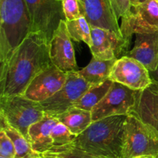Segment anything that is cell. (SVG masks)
Here are the masks:
<instances>
[{
  "mask_svg": "<svg viewBox=\"0 0 158 158\" xmlns=\"http://www.w3.org/2000/svg\"><path fill=\"white\" fill-rule=\"evenodd\" d=\"M52 64L47 39L31 32L0 68V96L23 95L31 81Z\"/></svg>",
  "mask_w": 158,
  "mask_h": 158,
  "instance_id": "1",
  "label": "cell"
},
{
  "mask_svg": "<svg viewBox=\"0 0 158 158\" xmlns=\"http://www.w3.org/2000/svg\"><path fill=\"white\" fill-rule=\"evenodd\" d=\"M127 116L117 115L94 121L70 144L102 157L122 158Z\"/></svg>",
  "mask_w": 158,
  "mask_h": 158,
  "instance_id": "2",
  "label": "cell"
},
{
  "mask_svg": "<svg viewBox=\"0 0 158 158\" xmlns=\"http://www.w3.org/2000/svg\"><path fill=\"white\" fill-rule=\"evenodd\" d=\"M32 32L25 0H0V68Z\"/></svg>",
  "mask_w": 158,
  "mask_h": 158,
  "instance_id": "3",
  "label": "cell"
},
{
  "mask_svg": "<svg viewBox=\"0 0 158 158\" xmlns=\"http://www.w3.org/2000/svg\"><path fill=\"white\" fill-rule=\"evenodd\" d=\"M0 116L29 141V129L46 116L41 103L23 95L0 96Z\"/></svg>",
  "mask_w": 158,
  "mask_h": 158,
  "instance_id": "4",
  "label": "cell"
},
{
  "mask_svg": "<svg viewBox=\"0 0 158 158\" xmlns=\"http://www.w3.org/2000/svg\"><path fill=\"white\" fill-rule=\"evenodd\" d=\"M158 156V133L133 115H127L124 125L122 158Z\"/></svg>",
  "mask_w": 158,
  "mask_h": 158,
  "instance_id": "5",
  "label": "cell"
},
{
  "mask_svg": "<svg viewBox=\"0 0 158 158\" xmlns=\"http://www.w3.org/2000/svg\"><path fill=\"white\" fill-rule=\"evenodd\" d=\"M91 86L77 71L67 73V78L63 88L52 97L40 102L45 115L56 118L73 107Z\"/></svg>",
  "mask_w": 158,
  "mask_h": 158,
  "instance_id": "6",
  "label": "cell"
},
{
  "mask_svg": "<svg viewBox=\"0 0 158 158\" xmlns=\"http://www.w3.org/2000/svg\"><path fill=\"white\" fill-rule=\"evenodd\" d=\"M31 19L32 32L41 33L49 42L62 20H66L62 2L25 0Z\"/></svg>",
  "mask_w": 158,
  "mask_h": 158,
  "instance_id": "7",
  "label": "cell"
},
{
  "mask_svg": "<svg viewBox=\"0 0 158 158\" xmlns=\"http://www.w3.org/2000/svg\"><path fill=\"white\" fill-rule=\"evenodd\" d=\"M139 91L114 82L104 98L93 108V122L117 115H129L137 102Z\"/></svg>",
  "mask_w": 158,
  "mask_h": 158,
  "instance_id": "8",
  "label": "cell"
},
{
  "mask_svg": "<svg viewBox=\"0 0 158 158\" xmlns=\"http://www.w3.org/2000/svg\"><path fill=\"white\" fill-rule=\"evenodd\" d=\"M121 20L122 36L129 43L133 34L155 32L158 30V2L148 0L133 7L132 12Z\"/></svg>",
  "mask_w": 158,
  "mask_h": 158,
  "instance_id": "9",
  "label": "cell"
},
{
  "mask_svg": "<svg viewBox=\"0 0 158 158\" xmlns=\"http://www.w3.org/2000/svg\"><path fill=\"white\" fill-rule=\"evenodd\" d=\"M109 79L137 91L146 89L152 85L148 68L140 61L128 56L117 59Z\"/></svg>",
  "mask_w": 158,
  "mask_h": 158,
  "instance_id": "10",
  "label": "cell"
},
{
  "mask_svg": "<svg viewBox=\"0 0 158 158\" xmlns=\"http://www.w3.org/2000/svg\"><path fill=\"white\" fill-rule=\"evenodd\" d=\"M71 40L66 20H62L49 42V53L52 64L66 73L80 70Z\"/></svg>",
  "mask_w": 158,
  "mask_h": 158,
  "instance_id": "11",
  "label": "cell"
},
{
  "mask_svg": "<svg viewBox=\"0 0 158 158\" xmlns=\"http://www.w3.org/2000/svg\"><path fill=\"white\" fill-rule=\"evenodd\" d=\"M91 53L93 57L98 60L119 59L121 54L125 56L129 51V42L110 29L91 27Z\"/></svg>",
  "mask_w": 158,
  "mask_h": 158,
  "instance_id": "12",
  "label": "cell"
},
{
  "mask_svg": "<svg viewBox=\"0 0 158 158\" xmlns=\"http://www.w3.org/2000/svg\"><path fill=\"white\" fill-rule=\"evenodd\" d=\"M66 78L67 73L52 64L31 81L23 96L35 102H44L63 88Z\"/></svg>",
  "mask_w": 158,
  "mask_h": 158,
  "instance_id": "13",
  "label": "cell"
},
{
  "mask_svg": "<svg viewBox=\"0 0 158 158\" xmlns=\"http://www.w3.org/2000/svg\"><path fill=\"white\" fill-rule=\"evenodd\" d=\"M78 1L82 15L86 18L91 27L110 29L122 36L120 26L110 0Z\"/></svg>",
  "mask_w": 158,
  "mask_h": 158,
  "instance_id": "14",
  "label": "cell"
},
{
  "mask_svg": "<svg viewBox=\"0 0 158 158\" xmlns=\"http://www.w3.org/2000/svg\"><path fill=\"white\" fill-rule=\"evenodd\" d=\"M143 64L150 72L158 67V30L149 33H137L134 46L127 53Z\"/></svg>",
  "mask_w": 158,
  "mask_h": 158,
  "instance_id": "15",
  "label": "cell"
},
{
  "mask_svg": "<svg viewBox=\"0 0 158 158\" xmlns=\"http://www.w3.org/2000/svg\"><path fill=\"white\" fill-rule=\"evenodd\" d=\"M129 115L136 116L153 128L158 126V91L152 85L139 91L137 102Z\"/></svg>",
  "mask_w": 158,
  "mask_h": 158,
  "instance_id": "16",
  "label": "cell"
},
{
  "mask_svg": "<svg viewBox=\"0 0 158 158\" xmlns=\"http://www.w3.org/2000/svg\"><path fill=\"white\" fill-rule=\"evenodd\" d=\"M57 122L56 118L45 116L43 119L29 128V142L35 153L40 155L53 147L51 133Z\"/></svg>",
  "mask_w": 158,
  "mask_h": 158,
  "instance_id": "17",
  "label": "cell"
},
{
  "mask_svg": "<svg viewBox=\"0 0 158 158\" xmlns=\"http://www.w3.org/2000/svg\"><path fill=\"white\" fill-rule=\"evenodd\" d=\"M117 60H98L93 57L91 61L77 72L92 86L100 85L109 79L113 67Z\"/></svg>",
  "mask_w": 158,
  "mask_h": 158,
  "instance_id": "18",
  "label": "cell"
},
{
  "mask_svg": "<svg viewBox=\"0 0 158 158\" xmlns=\"http://www.w3.org/2000/svg\"><path fill=\"white\" fill-rule=\"evenodd\" d=\"M76 136L84 132L93 122L92 112L82 108L72 107L56 117Z\"/></svg>",
  "mask_w": 158,
  "mask_h": 158,
  "instance_id": "19",
  "label": "cell"
},
{
  "mask_svg": "<svg viewBox=\"0 0 158 158\" xmlns=\"http://www.w3.org/2000/svg\"><path fill=\"white\" fill-rule=\"evenodd\" d=\"M0 129H2L8 135L15 146L16 151V158H36L40 156L39 153H35L32 149L28 139L20 132L11 126L3 116H0Z\"/></svg>",
  "mask_w": 158,
  "mask_h": 158,
  "instance_id": "20",
  "label": "cell"
},
{
  "mask_svg": "<svg viewBox=\"0 0 158 158\" xmlns=\"http://www.w3.org/2000/svg\"><path fill=\"white\" fill-rule=\"evenodd\" d=\"M113 84V81L107 79L100 85L91 86L75 104L74 107L91 112L93 108L106 96Z\"/></svg>",
  "mask_w": 158,
  "mask_h": 158,
  "instance_id": "21",
  "label": "cell"
},
{
  "mask_svg": "<svg viewBox=\"0 0 158 158\" xmlns=\"http://www.w3.org/2000/svg\"><path fill=\"white\" fill-rule=\"evenodd\" d=\"M40 156L43 158H105L84 151L70 143L64 146H53Z\"/></svg>",
  "mask_w": 158,
  "mask_h": 158,
  "instance_id": "22",
  "label": "cell"
},
{
  "mask_svg": "<svg viewBox=\"0 0 158 158\" xmlns=\"http://www.w3.org/2000/svg\"><path fill=\"white\" fill-rule=\"evenodd\" d=\"M66 27L71 39L77 42H83L90 47L92 45L91 40V26L83 15L77 20L66 21Z\"/></svg>",
  "mask_w": 158,
  "mask_h": 158,
  "instance_id": "23",
  "label": "cell"
},
{
  "mask_svg": "<svg viewBox=\"0 0 158 158\" xmlns=\"http://www.w3.org/2000/svg\"><path fill=\"white\" fill-rule=\"evenodd\" d=\"M53 146H64L71 143L77 136L73 134L69 129L63 124L59 122L54 125L53 129L51 133Z\"/></svg>",
  "mask_w": 158,
  "mask_h": 158,
  "instance_id": "24",
  "label": "cell"
},
{
  "mask_svg": "<svg viewBox=\"0 0 158 158\" xmlns=\"http://www.w3.org/2000/svg\"><path fill=\"white\" fill-rule=\"evenodd\" d=\"M62 4L66 21L77 20L82 16L78 0H63Z\"/></svg>",
  "mask_w": 158,
  "mask_h": 158,
  "instance_id": "25",
  "label": "cell"
},
{
  "mask_svg": "<svg viewBox=\"0 0 158 158\" xmlns=\"http://www.w3.org/2000/svg\"><path fill=\"white\" fill-rule=\"evenodd\" d=\"M15 155L16 151L12 141L2 129H0V156L14 158Z\"/></svg>",
  "mask_w": 158,
  "mask_h": 158,
  "instance_id": "26",
  "label": "cell"
},
{
  "mask_svg": "<svg viewBox=\"0 0 158 158\" xmlns=\"http://www.w3.org/2000/svg\"><path fill=\"white\" fill-rule=\"evenodd\" d=\"M117 20L128 16L132 12L131 0H110Z\"/></svg>",
  "mask_w": 158,
  "mask_h": 158,
  "instance_id": "27",
  "label": "cell"
},
{
  "mask_svg": "<svg viewBox=\"0 0 158 158\" xmlns=\"http://www.w3.org/2000/svg\"><path fill=\"white\" fill-rule=\"evenodd\" d=\"M150 75H151L153 85L158 86V67L155 71L150 72Z\"/></svg>",
  "mask_w": 158,
  "mask_h": 158,
  "instance_id": "28",
  "label": "cell"
},
{
  "mask_svg": "<svg viewBox=\"0 0 158 158\" xmlns=\"http://www.w3.org/2000/svg\"><path fill=\"white\" fill-rule=\"evenodd\" d=\"M147 1H148V0H131V6H132V8H133L138 6V5L143 4V3L146 2Z\"/></svg>",
  "mask_w": 158,
  "mask_h": 158,
  "instance_id": "29",
  "label": "cell"
},
{
  "mask_svg": "<svg viewBox=\"0 0 158 158\" xmlns=\"http://www.w3.org/2000/svg\"><path fill=\"white\" fill-rule=\"evenodd\" d=\"M135 158H158V156H137V157Z\"/></svg>",
  "mask_w": 158,
  "mask_h": 158,
  "instance_id": "30",
  "label": "cell"
},
{
  "mask_svg": "<svg viewBox=\"0 0 158 158\" xmlns=\"http://www.w3.org/2000/svg\"><path fill=\"white\" fill-rule=\"evenodd\" d=\"M152 85H153V86H154V88H156V89H157V91H158V86H156V85H153V84H152Z\"/></svg>",
  "mask_w": 158,
  "mask_h": 158,
  "instance_id": "31",
  "label": "cell"
},
{
  "mask_svg": "<svg viewBox=\"0 0 158 158\" xmlns=\"http://www.w3.org/2000/svg\"><path fill=\"white\" fill-rule=\"evenodd\" d=\"M154 129H155L157 130V133H158V126H157V127H156V128H154Z\"/></svg>",
  "mask_w": 158,
  "mask_h": 158,
  "instance_id": "32",
  "label": "cell"
},
{
  "mask_svg": "<svg viewBox=\"0 0 158 158\" xmlns=\"http://www.w3.org/2000/svg\"><path fill=\"white\" fill-rule=\"evenodd\" d=\"M36 158H43V157H42L41 156H38V157H36Z\"/></svg>",
  "mask_w": 158,
  "mask_h": 158,
  "instance_id": "33",
  "label": "cell"
},
{
  "mask_svg": "<svg viewBox=\"0 0 158 158\" xmlns=\"http://www.w3.org/2000/svg\"><path fill=\"white\" fill-rule=\"evenodd\" d=\"M56 1H59V2H62L63 0H56Z\"/></svg>",
  "mask_w": 158,
  "mask_h": 158,
  "instance_id": "34",
  "label": "cell"
},
{
  "mask_svg": "<svg viewBox=\"0 0 158 158\" xmlns=\"http://www.w3.org/2000/svg\"><path fill=\"white\" fill-rule=\"evenodd\" d=\"M0 158H4V157H1V156H0ZM14 158H16V157H14Z\"/></svg>",
  "mask_w": 158,
  "mask_h": 158,
  "instance_id": "35",
  "label": "cell"
},
{
  "mask_svg": "<svg viewBox=\"0 0 158 158\" xmlns=\"http://www.w3.org/2000/svg\"><path fill=\"white\" fill-rule=\"evenodd\" d=\"M156 1H157V2H158V0H156Z\"/></svg>",
  "mask_w": 158,
  "mask_h": 158,
  "instance_id": "36",
  "label": "cell"
}]
</instances>
